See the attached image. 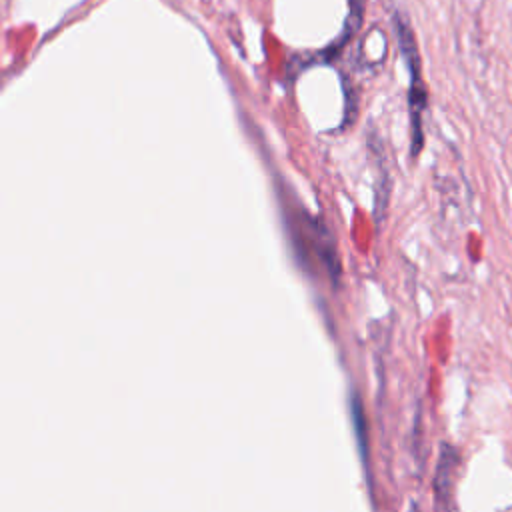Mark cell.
Instances as JSON below:
<instances>
[{
  "label": "cell",
  "mask_w": 512,
  "mask_h": 512,
  "mask_svg": "<svg viewBox=\"0 0 512 512\" xmlns=\"http://www.w3.org/2000/svg\"><path fill=\"white\" fill-rule=\"evenodd\" d=\"M400 50L404 54V60L410 70V92H408V104H410V122H412V154H418L422 148V112L426 108V86L422 80V66L418 56V46L414 40V32L408 26V22L396 14L394 18Z\"/></svg>",
  "instance_id": "1"
}]
</instances>
